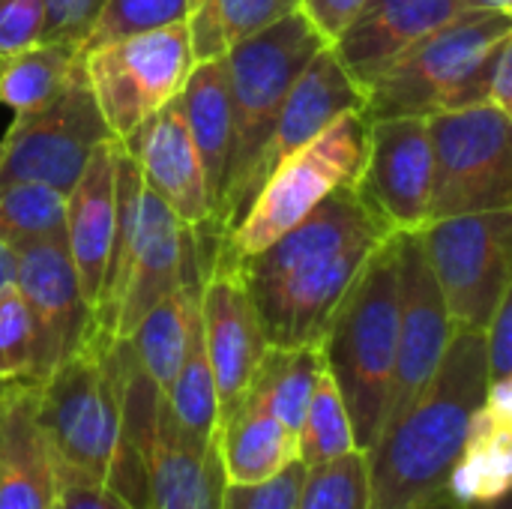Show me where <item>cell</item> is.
I'll return each instance as SVG.
<instances>
[{"mask_svg": "<svg viewBox=\"0 0 512 509\" xmlns=\"http://www.w3.org/2000/svg\"><path fill=\"white\" fill-rule=\"evenodd\" d=\"M393 234L357 180L330 192L267 249L231 261L249 291L267 345H321L342 294L366 258Z\"/></svg>", "mask_w": 512, "mask_h": 509, "instance_id": "1", "label": "cell"}, {"mask_svg": "<svg viewBox=\"0 0 512 509\" xmlns=\"http://www.w3.org/2000/svg\"><path fill=\"white\" fill-rule=\"evenodd\" d=\"M486 384L483 333L453 324L426 390L378 435L369 453V509H408L447 486Z\"/></svg>", "mask_w": 512, "mask_h": 509, "instance_id": "2", "label": "cell"}, {"mask_svg": "<svg viewBox=\"0 0 512 509\" xmlns=\"http://www.w3.org/2000/svg\"><path fill=\"white\" fill-rule=\"evenodd\" d=\"M396 240L387 237L342 294L321 336L324 366L351 417L354 444L372 453L396 366Z\"/></svg>", "mask_w": 512, "mask_h": 509, "instance_id": "3", "label": "cell"}, {"mask_svg": "<svg viewBox=\"0 0 512 509\" xmlns=\"http://www.w3.org/2000/svg\"><path fill=\"white\" fill-rule=\"evenodd\" d=\"M324 45L315 27L294 9L222 57L231 99V159L216 216L222 237L240 222L255 195L258 162L291 84Z\"/></svg>", "mask_w": 512, "mask_h": 509, "instance_id": "4", "label": "cell"}, {"mask_svg": "<svg viewBox=\"0 0 512 509\" xmlns=\"http://www.w3.org/2000/svg\"><path fill=\"white\" fill-rule=\"evenodd\" d=\"M36 423L57 483H105L120 432L117 339L93 333L36 384Z\"/></svg>", "mask_w": 512, "mask_h": 509, "instance_id": "5", "label": "cell"}, {"mask_svg": "<svg viewBox=\"0 0 512 509\" xmlns=\"http://www.w3.org/2000/svg\"><path fill=\"white\" fill-rule=\"evenodd\" d=\"M369 150V117L348 111L318 138L285 156L258 186L240 222L222 237L216 255L237 261L267 249L276 237L309 216L330 192L354 186Z\"/></svg>", "mask_w": 512, "mask_h": 509, "instance_id": "6", "label": "cell"}, {"mask_svg": "<svg viewBox=\"0 0 512 509\" xmlns=\"http://www.w3.org/2000/svg\"><path fill=\"white\" fill-rule=\"evenodd\" d=\"M432 141L429 222L512 210V114L495 105L435 111L426 117Z\"/></svg>", "mask_w": 512, "mask_h": 509, "instance_id": "7", "label": "cell"}, {"mask_svg": "<svg viewBox=\"0 0 512 509\" xmlns=\"http://www.w3.org/2000/svg\"><path fill=\"white\" fill-rule=\"evenodd\" d=\"M192 66L186 21L81 51L87 87L117 141H126L147 117L177 99Z\"/></svg>", "mask_w": 512, "mask_h": 509, "instance_id": "8", "label": "cell"}, {"mask_svg": "<svg viewBox=\"0 0 512 509\" xmlns=\"http://www.w3.org/2000/svg\"><path fill=\"white\" fill-rule=\"evenodd\" d=\"M420 240L450 321L483 333L512 291V210L435 219Z\"/></svg>", "mask_w": 512, "mask_h": 509, "instance_id": "9", "label": "cell"}, {"mask_svg": "<svg viewBox=\"0 0 512 509\" xmlns=\"http://www.w3.org/2000/svg\"><path fill=\"white\" fill-rule=\"evenodd\" d=\"M504 36H512V15L501 9H477L417 42L363 93L369 120L429 117L441 111L450 87Z\"/></svg>", "mask_w": 512, "mask_h": 509, "instance_id": "10", "label": "cell"}, {"mask_svg": "<svg viewBox=\"0 0 512 509\" xmlns=\"http://www.w3.org/2000/svg\"><path fill=\"white\" fill-rule=\"evenodd\" d=\"M111 138L81 69L48 105L12 117L0 141V183L36 180L66 195L90 153Z\"/></svg>", "mask_w": 512, "mask_h": 509, "instance_id": "11", "label": "cell"}, {"mask_svg": "<svg viewBox=\"0 0 512 509\" xmlns=\"http://www.w3.org/2000/svg\"><path fill=\"white\" fill-rule=\"evenodd\" d=\"M396 297H399V324H396V366L384 408L381 432L399 420L402 411L426 390L435 375L450 336L453 321L441 288L426 261L420 231H396Z\"/></svg>", "mask_w": 512, "mask_h": 509, "instance_id": "12", "label": "cell"}, {"mask_svg": "<svg viewBox=\"0 0 512 509\" xmlns=\"http://www.w3.org/2000/svg\"><path fill=\"white\" fill-rule=\"evenodd\" d=\"M15 255V288L33 321V384H39L57 363L93 339L96 324L81 294L66 237L27 243Z\"/></svg>", "mask_w": 512, "mask_h": 509, "instance_id": "13", "label": "cell"}, {"mask_svg": "<svg viewBox=\"0 0 512 509\" xmlns=\"http://www.w3.org/2000/svg\"><path fill=\"white\" fill-rule=\"evenodd\" d=\"M198 309L222 423L246 399L249 384L270 345L237 267L222 255H213L210 267L204 270Z\"/></svg>", "mask_w": 512, "mask_h": 509, "instance_id": "14", "label": "cell"}, {"mask_svg": "<svg viewBox=\"0 0 512 509\" xmlns=\"http://www.w3.org/2000/svg\"><path fill=\"white\" fill-rule=\"evenodd\" d=\"M477 9L489 6L483 0H366L354 21L330 42V51L366 93L417 42Z\"/></svg>", "mask_w": 512, "mask_h": 509, "instance_id": "15", "label": "cell"}, {"mask_svg": "<svg viewBox=\"0 0 512 509\" xmlns=\"http://www.w3.org/2000/svg\"><path fill=\"white\" fill-rule=\"evenodd\" d=\"M360 189L393 231H420L432 204V141L426 117L369 120Z\"/></svg>", "mask_w": 512, "mask_h": 509, "instance_id": "16", "label": "cell"}, {"mask_svg": "<svg viewBox=\"0 0 512 509\" xmlns=\"http://www.w3.org/2000/svg\"><path fill=\"white\" fill-rule=\"evenodd\" d=\"M123 144L135 156L144 186L156 192L186 228H216L204 168L186 129L180 96L147 117Z\"/></svg>", "mask_w": 512, "mask_h": 509, "instance_id": "17", "label": "cell"}, {"mask_svg": "<svg viewBox=\"0 0 512 509\" xmlns=\"http://www.w3.org/2000/svg\"><path fill=\"white\" fill-rule=\"evenodd\" d=\"M192 246V228H186L174 210L144 186L135 246L117 306L114 339H126L135 324L168 294L180 288L183 261Z\"/></svg>", "mask_w": 512, "mask_h": 509, "instance_id": "18", "label": "cell"}, {"mask_svg": "<svg viewBox=\"0 0 512 509\" xmlns=\"http://www.w3.org/2000/svg\"><path fill=\"white\" fill-rule=\"evenodd\" d=\"M348 111H363V90L348 78V72L336 60L330 45H324L303 66V72L291 84V90L276 114L270 141L258 162L255 192L285 156H291L294 150H300L303 144L318 138L333 120H339Z\"/></svg>", "mask_w": 512, "mask_h": 509, "instance_id": "19", "label": "cell"}, {"mask_svg": "<svg viewBox=\"0 0 512 509\" xmlns=\"http://www.w3.org/2000/svg\"><path fill=\"white\" fill-rule=\"evenodd\" d=\"M57 477L36 423V384H0V509H54Z\"/></svg>", "mask_w": 512, "mask_h": 509, "instance_id": "20", "label": "cell"}, {"mask_svg": "<svg viewBox=\"0 0 512 509\" xmlns=\"http://www.w3.org/2000/svg\"><path fill=\"white\" fill-rule=\"evenodd\" d=\"M114 144L117 138L99 144L66 192V249L90 312L99 300L114 237Z\"/></svg>", "mask_w": 512, "mask_h": 509, "instance_id": "21", "label": "cell"}, {"mask_svg": "<svg viewBox=\"0 0 512 509\" xmlns=\"http://www.w3.org/2000/svg\"><path fill=\"white\" fill-rule=\"evenodd\" d=\"M222 489L225 471L216 435L210 444L183 438L162 399L150 465V509H219Z\"/></svg>", "mask_w": 512, "mask_h": 509, "instance_id": "22", "label": "cell"}, {"mask_svg": "<svg viewBox=\"0 0 512 509\" xmlns=\"http://www.w3.org/2000/svg\"><path fill=\"white\" fill-rule=\"evenodd\" d=\"M180 105H183L186 129L192 135V144L204 168V183H207L213 225H216L228 159H231V99H228V75L222 57L201 60L192 66L180 90Z\"/></svg>", "mask_w": 512, "mask_h": 509, "instance_id": "23", "label": "cell"}, {"mask_svg": "<svg viewBox=\"0 0 512 509\" xmlns=\"http://www.w3.org/2000/svg\"><path fill=\"white\" fill-rule=\"evenodd\" d=\"M216 447L225 483H261L297 462V438L249 396L216 426Z\"/></svg>", "mask_w": 512, "mask_h": 509, "instance_id": "24", "label": "cell"}, {"mask_svg": "<svg viewBox=\"0 0 512 509\" xmlns=\"http://www.w3.org/2000/svg\"><path fill=\"white\" fill-rule=\"evenodd\" d=\"M512 483V417L480 402L459 459L447 474V492L459 507L495 504L510 495Z\"/></svg>", "mask_w": 512, "mask_h": 509, "instance_id": "25", "label": "cell"}, {"mask_svg": "<svg viewBox=\"0 0 512 509\" xmlns=\"http://www.w3.org/2000/svg\"><path fill=\"white\" fill-rule=\"evenodd\" d=\"M324 369L327 366H324L321 345L267 348L246 396L255 399L264 411H270L297 438L312 390Z\"/></svg>", "mask_w": 512, "mask_h": 509, "instance_id": "26", "label": "cell"}, {"mask_svg": "<svg viewBox=\"0 0 512 509\" xmlns=\"http://www.w3.org/2000/svg\"><path fill=\"white\" fill-rule=\"evenodd\" d=\"M198 297H201V291L189 303L186 351H183V363L171 381V390L165 396V408L183 438H189L195 444H210L216 435V426H219V405H216V384H213L210 360L204 351Z\"/></svg>", "mask_w": 512, "mask_h": 509, "instance_id": "27", "label": "cell"}, {"mask_svg": "<svg viewBox=\"0 0 512 509\" xmlns=\"http://www.w3.org/2000/svg\"><path fill=\"white\" fill-rule=\"evenodd\" d=\"M81 72V51L69 42H36L0 60V105L15 117L48 105Z\"/></svg>", "mask_w": 512, "mask_h": 509, "instance_id": "28", "label": "cell"}, {"mask_svg": "<svg viewBox=\"0 0 512 509\" xmlns=\"http://www.w3.org/2000/svg\"><path fill=\"white\" fill-rule=\"evenodd\" d=\"M294 9L297 0H201L186 15L195 63L225 57L234 45L267 30Z\"/></svg>", "mask_w": 512, "mask_h": 509, "instance_id": "29", "label": "cell"}, {"mask_svg": "<svg viewBox=\"0 0 512 509\" xmlns=\"http://www.w3.org/2000/svg\"><path fill=\"white\" fill-rule=\"evenodd\" d=\"M0 237L12 249L66 237V195L36 180L0 183Z\"/></svg>", "mask_w": 512, "mask_h": 509, "instance_id": "30", "label": "cell"}, {"mask_svg": "<svg viewBox=\"0 0 512 509\" xmlns=\"http://www.w3.org/2000/svg\"><path fill=\"white\" fill-rule=\"evenodd\" d=\"M351 450H357L351 417L345 411V402L330 372L324 369L312 390L303 426L297 432V459L309 468V465H321L336 456H345Z\"/></svg>", "mask_w": 512, "mask_h": 509, "instance_id": "31", "label": "cell"}, {"mask_svg": "<svg viewBox=\"0 0 512 509\" xmlns=\"http://www.w3.org/2000/svg\"><path fill=\"white\" fill-rule=\"evenodd\" d=\"M294 509H369V456L351 450L309 465Z\"/></svg>", "mask_w": 512, "mask_h": 509, "instance_id": "32", "label": "cell"}, {"mask_svg": "<svg viewBox=\"0 0 512 509\" xmlns=\"http://www.w3.org/2000/svg\"><path fill=\"white\" fill-rule=\"evenodd\" d=\"M189 0H105L96 21L90 24L78 51H90L96 45L147 33L174 21H186Z\"/></svg>", "mask_w": 512, "mask_h": 509, "instance_id": "33", "label": "cell"}, {"mask_svg": "<svg viewBox=\"0 0 512 509\" xmlns=\"http://www.w3.org/2000/svg\"><path fill=\"white\" fill-rule=\"evenodd\" d=\"M33 381V321L15 285L0 291V384Z\"/></svg>", "mask_w": 512, "mask_h": 509, "instance_id": "34", "label": "cell"}, {"mask_svg": "<svg viewBox=\"0 0 512 509\" xmlns=\"http://www.w3.org/2000/svg\"><path fill=\"white\" fill-rule=\"evenodd\" d=\"M306 465L297 459L276 477L261 483H225L219 509H294L300 498Z\"/></svg>", "mask_w": 512, "mask_h": 509, "instance_id": "35", "label": "cell"}, {"mask_svg": "<svg viewBox=\"0 0 512 509\" xmlns=\"http://www.w3.org/2000/svg\"><path fill=\"white\" fill-rule=\"evenodd\" d=\"M45 36L42 0H0V60L18 54Z\"/></svg>", "mask_w": 512, "mask_h": 509, "instance_id": "36", "label": "cell"}, {"mask_svg": "<svg viewBox=\"0 0 512 509\" xmlns=\"http://www.w3.org/2000/svg\"><path fill=\"white\" fill-rule=\"evenodd\" d=\"M42 3H45V36L42 39L69 42V45L81 48V42L105 0H42Z\"/></svg>", "mask_w": 512, "mask_h": 509, "instance_id": "37", "label": "cell"}, {"mask_svg": "<svg viewBox=\"0 0 512 509\" xmlns=\"http://www.w3.org/2000/svg\"><path fill=\"white\" fill-rule=\"evenodd\" d=\"M483 345L489 381L512 378V291L498 303L489 327L483 330Z\"/></svg>", "mask_w": 512, "mask_h": 509, "instance_id": "38", "label": "cell"}, {"mask_svg": "<svg viewBox=\"0 0 512 509\" xmlns=\"http://www.w3.org/2000/svg\"><path fill=\"white\" fill-rule=\"evenodd\" d=\"M366 0H297V12L315 27V33L330 45L360 12Z\"/></svg>", "mask_w": 512, "mask_h": 509, "instance_id": "39", "label": "cell"}, {"mask_svg": "<svg viewBox=\"0 0 512 509\" xmlns=\"http://www.w3.org/2000/svg\"><path fill=\"white\" fill-rule=\"evenodd\" d=\"M54 509H129L105 483L63 480L57 483Z\"/></svg>", "mask_w": 512, "mask_h": 509, "instance_id": "40", "label": "cell"}, {"mask_svg": "<svg viewBox=\"0 0 512 509\" xmlns=\"http://www.w3.org/2000/svg\"><path fill=\"white\" fill-rule=\"evenodd\" d=\"M15 264H18V255L15 249L0 237V291L15 285Z\"/></svg>", "mask_w": 512, "mask_h": 509, "instance_id": "41", "label": "cell"}, {"mask_svg": "<svg viewBox=\"0 0 512 509\" xmlns=\"http://www.w3.org/2000/svg\"><path fill=\"white\" fill-rule=\"evenodd\" d=\"M408 509H462V507L453 501V495H450L447 489H438L435 495H429V498L417 501L414 507H408Z\"/></svg>", "mask_w": 512, "mask_h": 509, "instance_id": "42", "label": "cell"}, {"mask_svg": "<svg viewBox=\"0 0 512 509\" xmlns=\"http://www.w3.org/2000/svg\"><path fill=\"white\" fill-rule=\"evenodd\" d=\"M462 509H510V495L495 501V504H474V507H462Z\"/></svg>", "mask_w": 512, "mask_h": 509, "instance_id": "43", "label": "cell"}, {"mask_svg": "<svg viewBox=\"0 0 512 509\" xmlns=\"http://www.w3.org/2000/svg\"><path fill=\"white\" fill-rule=\"evenodd\" d=\"M483 3H486L489 9H501V12H510L512 0H483ZM510 15H512V12H510Z\"/></svg>", "mask_w": 512, "mask_h": 509, "instance_id": "44", "label": "cell"}, {"mask_svg": "<svg viewBox=\"0 0 512 509\" xmlns=\"http://www.w3.org/2000/svg\"><path fill=\"white\" fill-rule=\"evenodd\" d=\"M198 3H201V0H189V12H192V9H195Z\"/></svg>", "mask_w": 512, "mask_h": 509, "instance_id": "45", "label": "cell"}]
</instances>
